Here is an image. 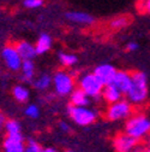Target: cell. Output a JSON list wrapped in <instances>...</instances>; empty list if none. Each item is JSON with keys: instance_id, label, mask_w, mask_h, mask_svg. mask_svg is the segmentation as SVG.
Returning <instances> with one entry per match:
<instances>
[{"instance_id": "1", "label": "cell", "mask_w": 150, "mask_h": 152, "mask_svg": "<svg viewBox=\"0 0 150 152\" xmlns=\"http://www.w3.org/2000/svg\"><path fill=\"white\" fill-rule=\"evenodd\" d=\"M132 82L126 93L128 102L132 104H141L146 99L148 94V82L146 75L141 71H135L131 74Z\"/></svg>"}, {"instance_id": "2", "label": "cell", "mask_w": 150, "mask_h": 152, "mask_svg": "<svg viewBox=\"0 0 150 152\" xmlns=\"http://www.w3.org/2000/svg\"><path fill=\"white\" fill-rule=\"evenodd\" d=\"M125 133L138 140L142 139L150 133V118L142 113L131 116L125 124Z\"/></svg>"}, {"instance_id": "3", "label": "cell", "mask_w": 150, "mask_h": 152, "mask_svg": "<svg viewBox=\"0 0 150 152\" xmlns=\"http://www.w3.org/2000/svg\"><path fill=\"white\" fill-rule=\"evenodd\" d=\"M52 85L54 87L55 93L60 97L70 96L71 92L74 89V80L72 75L64 70H59L53 75Z\"/></svg>"}, {"instance_id": "4", "label": "cell", "mask_w": 150, "mask_h": 152, "mask_svg": "<svg viewBox=\"0 0 150 152\" xmlns=\"http://www.w3.org/2000/svg\"><path fill=\"white\" fill-rule=\"evenodd\" d=\"M67 112L70 118L77 123L78 126H89L94 123L97 118V112L89 109L88 106H76V105H70L67 107Z\"/></svg>"}, {"instance_id": "5", "label": "cell", "mask_w": 150, "mask_h": 152, "mask_svg": "<svg viewBox=\"0 0 150 152\" xmlns=\"http://www.w3.org/2000/svg\"><path fill=\"white\" fill-rule=\"evenodd\" d=\"M78 86L89 98H95V99L102 96V91L105 87L101 83V81L94 75V72L83 75L78 81Z\"/></svg>"}, {"instance_id": "6", "label": "cell", "mask_w": 150, "mask_h": 152, "mask_svg": "<svg viewBox=\"0 0 150 152\" xmlns=\"http://www.w3.org/2000/svg\"><path fill=\"white\" fill-rule=\"evenodd\" d=\"M131 113H132V103L120 99L108 106L106 111V117L109 121H120L130 117Z\"/></svg>"}, {"instance_id": "7", "label": "cell", "mask_w": 150, "mask_h": 152, "mask_svg": "<svg viewBox=\"0 0 150 152\" xmlns=\"http://www.w3.org/2000/svg\"><path fill=\"white\" fill-rule=\"evenodd\" d=\"M1 57H3V61L5 62L6 66L12 70V71H18L21 70V66H22V63H23V59L21 58L19 53L16 50L14 46H6L4 47L3 52H1Z\"/></svg>"}, {"instance_id": "8", "label": "cell", "mask_w": 150, "mask_h": 152, "mask_svg": "<svg viewBox=\"0 0 150 152\" xmlns=\"http://www.w3.org/2000/svg\"><path fill=\"white\" fill-rule=\"evenodd\" d=\"M137 144L138 139L128 135L127 133H120L113 139V147L115 152H131Z\"/></svg>"}, {"instance_id": "9", "label": "cell", "mask_w": 150, "mask_h": 152, "mask_svg": "<svg viewBox=\"0 0 150 152\" xmlns=\"http://www.w3.org/2000/svg\"><path fill=\"white\" fill-rule=\"evenodd\" d=\"M4 152H24L25 142L22 133L18 134H7L3 142Z\"/></svg>"}, {"instance_id": "10", "label": "cell", "mask_w": 150, "mask_h": 152, "mask_svg": "<svg viewBox=\"0 0 150 152\" xmlns=\"http://www.w3.org/2000/svg\"><path fill=\"white\" fill-rule=\"evenodd\" d=\"M115 72H117V69L110 64H101L94 69V75L101 81V83L103 86L112 83Z\"/></svg>"}, {"instance_id": "11", "label": "cell", "mask_w": 150, "mask_h": 152, "mask_svg": "<svg viewBox=\"0 0 150 152\" xmlns=\"http://www.w3.org/2000/svg\"><path fill=\"white\" fill-rule=\"evenodd\" d=\"M131 82H132V77H131V74H128L127 71H123V70H117L114 79L112 81V85H114L123 94H126Z\"/></svg>"}, {"instance_id": "12", "label": "cell", "mask_w": 150, "mask_h": 152, "mask_svg": "<svg viewBox=\"0 0 150 152\" xmlns=\"http://www.w3.org/2000/svg\"><path fill=\"white\" fill-rule=\"evenodd\" d=\"M14 47L18 51V53H19L21 58L23 61H32L37 56L35 46L28 41H19V42H17V45Z\"/></svg>"}, {"instance_id": "13", "label": "cell", "mask_w": 150, "mask_h": 152, "mask_svg": "<svg viewBox=\"0 0 150 152\" xmlns=\"http://www.w3.org/2000/svg\"><path fill=\"white\" fill-rule=\"evenodd\" d=\"M66 18L69 21L73 22V23H78V24H87L90 26L94 23V17L87 12H82V11H70L66 15Z\"/></svg>"}, {"instance_id": "14", "label": "cell", "mask_w": 150, "mask_h": 152, "mask_svg": "<svg viewBox=\"0 0 150 152\" xmlns=\"http://www.w3.org/2000/svg\"><path fill=\"white\" fill-rule=\"evenodd\" d=\"M121 96H123V93H121L114 85L109 83V85H107V86L103 87L102 98H103L107 103H109V104L120 100V99H121Z\"/></svg>"}, {"instance_id": "15", "label": "cell", "mask_w": 150, "mask_h": 152, "mask_svg": "<svg viewBox=\"0 0 150 152\" xmlns=\"http://www.w3.org/2000/svg\"><path fill=\"white\" fill-rule=\"evenodd\" d=\"M70 102L71 105L76 106H88L90 104V98L78 87L77 89H73L70 94Z\"/></svg>"}, {"instance_id": "16", "label": "cell", "mask_w": 150, "mask_h": 152, "mask_svg": "<svg viewBox=\"0 0 150 152\" xmlns=\"http://www.w3.org/2000/svg\"><path fill=\"white\" fill-rule=\"evenodd\" d=\"M52 47V39L48 34H41L40 37L37 39L36 45H35V50L37 54H45L46 52H48Z\"/></svg>"}, {"instance_id": "17", "label": "cell", "mask_w": 150, "mask_h": 152, "mask_svg": "<svg viewBox=\"0 0 150 152\" xmlns=\"http://www.w3.org/2000/svg\"><path fill=\"white\" fill-rule=\"evenodd\" d=\"M12 96L18 103H27L30 97V92L27 87L22 85H17L12 88Z\"/></svg>"}, {"instance_id": "18", "label": "cell", "mask_w": 150, "mask_h": 152, "mask_svg": "<svg viewBox=\"0 0 150 152\" xmlns=\"http://www.w3.org/2000/svg\"><path fill=\"white\" fill-rule=\"evenodd\" d=\"M21 71H22V80L24 82L32 81L34 75H35V65H34L32 61H23Z\"/></svg>"}, {"instance_id": "19", "label": "cell", "mask_w": 150, "mask_h": 152, "mask_svg": "<svg viewBox=\"0 0 150 152\" xmlns=\"http://www.w3.org/2000/svg\"><path fill=\"white\" fill-rule=\"evenodd\" d=\"M52 85V77L47 74H42L34 81V87L37 91H46Z\"/></svg>"}, {"instance_id": "20", "label": "cell", "mask_w": 150, "mask_h": 152, "mask_svg": "<svg viewBox=\"0 0 150 152\" xmlns=\"http://www.w3.org/2000/svg\"><path fill=\"white\" fill-rule=\"evenodd\" d=\"M59 62L63 66H66V68H70V66H73L74 64L77 63V57L72 54V53H67V52H60L59 56Z\"/></svg>"}, {"instance_id": "21", "label": "cell", "mask_w": 150, "mask_h": 152, "mask_svg": "<svg viewBox=\"0 0 150 152\" xmlns=\"http://www.w3.org/2000/svg\"><path fill=\"white\" fill-rule=\"evenodd\" d=\"M130 23V18L126 17V16H120V17H117L114 20H112L110 23H109V28L110 29H114V30H119V29H123L125 27H127Z\"/></svg>"}, {"instance_id": "22", "label": "cell", "mask_w": 150, "mask_h": 152, "mask_svg": "<svg viewBox=\"0 0 150 152\" xmlns=\"http://www.w3.org/2000/svg\"><path fill=\"white\" fill-rule=\"evenodd\" d=\"M21 129H22L21 124L16 120H6V123H5L6 134H18V133H21Z\"/></svg>"}, {"instance_id": "23", "label": "cell", "mask_w": 150, "mask_h": 152, "mask_svg": "<svg viewBox=\"0 0 150 152\" xmlns=\"http://www.w3.org/2000/svg\"><path fill=\"white\" fill-rule=\"evenodd\" d=\"M24 152H43V148L39 145V142H36L35 140L30 139V140L25 144Z\"/></svg>"}, {"instance_id": "24", "label": "cell", "mask_w": 150, "mask_h": 152, "mask_svg": "<svg viewBox=\"0 0 150 152\" xmlns=\"http://www.w3.org/2000/svg\"><path fill=\"white\" fill-rule=\"evenodd\" d=\"M25 115L28 116V117H30V118H39V116H40V110H39V107H37L36 105H34V104H30V105H28L27 107H25Z\"/></svg>"}, {"instance_id": "25", "label": "cell", "mask_w": 150, "mask_h": 152, "mask_svg": "<svg viewBox=\"0 0 150 152\" xmlns=\"http://www.w3.org/2000/svg\"><path fill=\"white\" fill-rule=\"evenodd\" d=\"M23 4L28 9H37L43 5V0H24Z\"/></svg>"}, {"instance_id": "26", "label": "cell", "mask_w": 150, "mask_h": 152, "mask_svg": "<svg viewBox=\"0 0 150 152\" xmlns=\"http://www.w3.org/2000/svg\"><path fill=\"white\" fill-rule=\"evenodd\" d=\"M139 10L142 12H145V13L150 15V0H141Z\"/></svg>"}, {"instance_id": "27", "label": "cell", "mask_w": 150, "mask_h": 152, "mask_svg": "<svg viewBox=\"0 0 150 152\" xmlns=\"http://www.w3.org/2000/svg\"><path fill=\"white\" fill-rule=\"evenodd\" d=\"M145 147L146 146H144L142 144H137L132 150H131V152H145Z\"/></svg>"}, {"instance_id": "28", "label": "cell", "mask_w": 150, "mask_h": 152, "mask_svg": "<svg viewBox=\"0 0 150 152\" xmlns=\"http://www.w3.org/2000/svg\"><path fill=\"white\" fill-rule=\"evenodd\" d=\"M137 48H138V45H137L136 42H130V44H127V46H126V50L130 51V52L136 51Z\"/></svg>"}, {"instance_id": "29", "label": "cell", "mask_w": 150, "mask_h": 152, "mask_svg": "<svg viewBox=\"0 0 150 152\" xmlns=\"http://www.w3.org/2000/svg\"><path fill=\"white\" fill-rule=\"evenodd\" d=\"M5 123H6V118H5V116L0 113V132H1L3 129H5Z\"/></svg>"}, {"instance_id": "30", "label": "cell", "mask_w": 150, "mask_h": 152, "mask_svg": "<svg viewBox=\"0 0 150 152\" xmlns=\"http://www.w3.org/2000/svg\"><path fill=\"white\" fill-rule=\"evenodd\" d=\"M59 127H60V129H61L63 132H65V133H67V132H70V126H69L67 123H65V122H60V124H59Z\"/></svg>"}, {"instance_id": "31", "label": "cell", "mask_w": 150, "mask_h": 152, "mask_svg": "<svg viewBox=\"0 0 150 152\" xmlns=\"http://www.w3.org/2000/svg\"><path fill=\"white\" fill-rule=\"evenodd\" d=\"M43 152H57V150H54V148H52V147H48V148H45Z\"/></svg>"}, {"instance_id": "32", "label": "cell", "mask_w": 150, "mask_h": 152, "mask_svg": "<svg viewBox=\"0 0 150 152\" xmlns=\"http://www.w3.org/2000/svg\"><path fill=\"white\" fill-rule=\"evenodd\" d=\"M145 152H150V144H149V145L145 147Z\"/></svg>"}, {"instance_id": "33", "label": "cell", "mask_w": 150, "mask_h": 152, "mask_svg": "<svg viewBox=\"0 0 150 152\" xmlns=\"http://www.w3.org/2000/svg\"><path fill=\"white\" fill-rule=\"evenodd\" d=\"M66 152H72V151H66Z\"/></svg>"}]
</instances>
